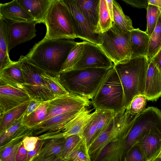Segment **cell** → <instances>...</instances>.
Instances as JSON below:
<instances>
[{
	"label": "cell",
	"instance_id": "obj_1",
	"mask_svg": "<svg viewBox=\"0 0 161 161\" xmlns=\"http://www.w3.org/2000/svg\"><path fill=\"white\" fill-rule=\"evenodd\" d=\"M77 43L73 39L44 38L35 44L25 56L31 62L45 71L51 74H57Z\"/></svg>",
	"mask_w": 161,
	"mask_h": 161
},
{
	"label": "cell",
	"instance_id": "obj_2",
	"mask_svg": "<svg viewBox=\"0 0 161 161\" xmlns=\"http://www.w3.org/2000/svg\"><path fill=\"white\" fill-rule=\"evenodd\" d=\"M149 64L147 56H144L131 58L114 64V67L123 86L126 109L134 97L144 95Z\"/></svg>",
	"mask_w": 161,
	"mask_h": 161
},
{
	"label": "cell",
	"instance_id": "obj_3",
	"mask_svg": "<svg viewBox=\"0 0 161 161\" xmlns=\"http://www.w3.org/2000/svg\"><path fill=\"white\" fill-rule=\"evenodd\" d=\"M109 70L92 68L73 69L58 75L61 83L69 93L91 100Z\"/></svg>",
	"mask_w": 161,
	"mask_h": 161
},
{
	"label": "cell",
	"instance_id": "obj_4",
	"mask_svg": "<svg viewBox=\"0 0 161 161\" xmlns=\"http://www.w3.org/2000/svg\"><path fill=\"white\" fill-rule=\"evenodd\" d=\"M91 101L95 110L115 114L126 109L123 86L114 67L109 70Z\"/></svg>",
	"mask_w": 161,
	"mask_h": 161
},
{
	"label": "cell",
	"instance_id": "obj_5",
	"mask_svg": "<svg viewBox=\"0 0 161 161\" xmlns=\"http://www.w3.org/2000/svg\"><path fill=\"white\" fill-rule=\"evenodd\" d=\"M44 24L48 39L76 38L69 11L63 0H53L47 12Z\"/></svg>",
	"mask_w": 161,
	"mask_h": 161
},
{
	"label": "cell",
	"instance_id": "obj_6",
	"mask_svg": "<svg viewBox=\"0 0 161 161\" xmlns=\"http://www.w3.org/2000/svg\"><path fill=\"white\" fill-rule=\"evenodd\" d=\"M130 31L123 30L114 22L108 31L100 34L99 46L114 64L131 58Z\"/></svg>",
	"mask_w": 161,
	"mask_h": 161
},
{
	"label": "cell",
	"instance_id": "obj_7",
	"mask_svg": "<svg viewBox=\"0 0 161 161\" xmlns=\"http://www.w3.org/2000/svg\"><path fill=\"white\" fill-rule=\"evenodd\" d=\"M18 61L21 65L25 84L22 90L31 100L44 103L55 98L41 75L43 70L21 55Z\"/></svg>",
	"mask_w": 161,
	"mask_h": 161
},
{
	"label": "cell",
	"instance_id": "obj_8",
	"mask_svg": "<svg viewBox=\"0 0 161 161\" xmlns=\"http://www.w3.org/2000/svg\"><path fill=\"white\" fill-rule=\"evenodd\" d=\"M155 128L161 130V111L157 108L149 107L136 115L124 141V158L142 134Z\"/></svg>",
	"mask_w": 161,
	"mask_h": 161
},
{
	"label": "cell",
	"instance_id": "obj_9",
	"mask_svg": "<svg viewBox=\"0 0 161 161\" xmlns=\"http://www.w3.org/2000/svg\"><path fill=\"white\" fill-rule=\"evenodd\" d=\"M91 104L89 99L70 93L55 97L48 101L47 115L45 121L59 114L88 108Z\"/></svg>",
	"mask_w": 161,
	"mask_h": 161
},
{
	"label": "cell",
	"instance_id": "obj_10",
	"mask_svg": "<svg viewBox=\"0 0 161 161\" xmlns=\"http://www.w3.org/2000/svg\"><path fill=\"white\" fill-rule=\"evenodd\" d=\"M63 0L69 11L76 38L99 45L100 34L95 33V29L80 12L75 0Z\"/></svg>",
	"mask_w": 161,
	"mask_h": 161
},
{
	"label": "cell",
	"instance_id": "obj_11",
	"mask_svg": "<svg viewBox=\"0 0 161 161\" xmlns=\"http://www.w3.org/2000/svg\"><path fill=\"white\" fill-rule=\"evenodd\" d=\"M114 64L98 45L84 41V48L81 58L73 69L88 68L110 69Z\"/></svg>",
	"mask_w": 161,
	"mask_h": 161
},
{
	"label": "cell",
	"instance_id": "obj_12",
	"mask_svg": "<svg viewBox=\"0 0 161 161\" xmlns=\"http://www.w3.org/2000/svg\"><path fill=\"white\" fill-rule=\"evenodd\" d=\"M81 110L59 114L42 122L31 129V136H38L39 139L42 140L52 138L59 133L64 126Z\"/></svg>",
	"mask_w": 161,
	"mask_h": 161
},
{
	"label": "cell",
	"instance_id": "obj_13",
	"mask_svg": "<svg viewBox=\"0 0 161 161\" xmlns=\"http://www.w3.org/2000/svg\"><path fill=\"white\" fill-rule=\"evenodd\" d=\"M8 33V51L18 45L28 41L36 36V21L32 22H19L4 19Z\"/></svg>",
	"mask_w": 161,
	"mask_h": 161
},
{
	"label": "cell",
	"instance_id": "obj_14",
	"mask_svg": "<svg viewBox=\"0 0 161 161\" xmlns=\"http://www.w3.org/2000/svg\"><path fill=\"white\" fill-rule=\"evenodd\" d=\"M30 99L28 95L22 90L9 86H0V116Z\"/></svg>",
	"mask_w": 161,
	"mask_h": 161
},
{
	"label": "cell",
	"instance_id": "obj_15",
	"mask_svg": "<svg viewBox=\"0 0 161 161\" xmlns=\"http://www.w3.org/2000/svg\"><path fill=\"white\" fill-rule=\"evenodd\" d=\"M136 143L147 161H150L161 149V130L157 128L150 130L142 134Z\"/></svg>",
	"mask_w": 161,
	"mask_h": 161
},
{
	"label": "cell",
	"instance_id": "obj_16",
	"mask_svg": "<svg viewBox=\"0 0 161 161\" xmlns=\"http://www.w3.org/2000/svg\"><path fill=\"white\" fill-rule=\"evenodd\" d=\"M149 63L144 95L147 100L154 101L161 97V71L152 61Z\"/></svg>",
	"mask_w": 161,
	"mask_h": 161
},
{
	"label": "cell",
	"instance_id": "obj_17",
	"mask_svg": "<svg viewBox=\"0 0 161 161\" xmlns=\"http://www.w3.org/2000/svg\"><path fill=\"white\" fill-rule=\"evenodd\" d=\"M91 111L87 108H83L59 133L50 138H65L72 135H78L82 137L84 127L92 114Z\"/></svg>",
	"mask_w": 161,
	"mask_h": 161
},
{
	"label": "cell",
	"instance_id": "obj_18",
	"mask_svg": "<svg viewBox=\"0 0 161 161\" xmlns=\"http://www.w3.org/2000/svg\"><path fill=\"white\" fill-rule=\"evenodd\" d=\"M0 17L4 19L15 22H32L35 21L17 0L3 4L1 3Z\"/></svg>",
	"mask_w": 161,
	"mask_h": 161
},
{
	"label": "cell",
	"instance_id": "obj_19",
	"mask_svg": "<svg viewBox=\"0 0 161 161\" xmlns=\"http://www.w3.org/2000/svg\"><path fill=\"white\" fill-rule=\"evenodd\" d=\"M25 84L23 74L18 61H14L0 71V86H9L22 90V86Z\"/></svg>",
	"mask_w": 161,
	"mask_h": 161
},
{
	"label": "cell",
	"instance_id": "obj_20",
	"mask_svg": "<svg viewBox=\"0 0 161 161\" xmlns=\"http://www.w3.org/2000/svg\"><path fill=\"white\" fill-rule=\"evenodd\" d=\"M53 0H17L38 23L44 24L47 12Z\"/></svg>",
	"mask_w": 161,
	"mask_h": 161
},
{
	"label": "cell",
	"instance_id": "obj_21",
	"mask_svg": "<svg viewBox=\"0 0 161 161\" xmlns=\"http://www.w3.org/2000/svg\"><path fill=\"white\" fill-rule=\"evenodd\" d=\"M149 39L150 36L145 31L139 28L134 29L130 31L131 58L147 56Z\"/></svg>",
	"mask_w": 161,
	"mask_h": 161
},
{
	"label": "cell",
	"instance_id": "obj_22",
	"mask_svg": "<svg viewBox=\"0 0 161 161\" xmlns=\"http://www.w3.org/2000/svg\"><path fill=\"white\" fill-rule=\"evenodd\" d=\"M124 142L122 140L110 142L91 161H123Z\"/></svg>",
	"mask_w": 161,
	"mask_h": 161
},
{
	"label": "cell",
	"instance_id": "obj_23",
	"mask_svg": "<svg viewBox=\"0 0 161 161\" xmlns=\"http://www.w3.org/2000/svg\"><path fill=\"white\" fill-rule=\"evenodd\" d=\"M100 0H75L80 12L95 32L98 25Z\"/></svg>",
	"mask_w": 161,
	"mask_h": 161
},
{
	"label": "cell",
	"instance_id": "obj_24",
	"mask_svg": "<svg viewBox=\"0 0 161 161\" xmlns=\"http://www.w3.org/2000/svg\"><path fill=\"white\" fill-rule=\"evenodd\" d=\"M114 123V116L104 130L90 144L88 148V152L91 160L112 141Z\"/></svg>",
	"mask_w": 161,
	"mask_h": 161
},
{
	"label": "cell",
	"instance_id": "obj_25",
	"mask_svg": "<svg viewBox=\"0 0 161 161\" xmlns=\"http://www.w3.org/2000/svg\"><path fill=\"white\" fill-rule=\"evenodd\" d=\"M31 100L8 110L0 116V133L8 128L23 116Z\"/></svg>",
	"mask_w": 161,
	"mask_h": 161
},
{
	"label": "cell",
	"instance_id": "obj_26",
	"mask_svg": "<svg viewBox=\"0 0 161 161\" xmlns=\"http://www.w3.org/2000/svg\"><path fill=\"white\" fill-rule=\"evenodd\" d=\"M8 33L6 23L0 17V71L13 64L8 51Z\"/></svg>",
	"mask_w": 161,
	"mask_h": 161
},
{
	"label": "cell",
	"instance_id": "obj_27",
	"mask_svg": "<svg viewBox=\"0 0 161 161\" xmlns=\"http://www.w3.org/2000/svg\"><path fill=\"white\" fill-rule=\"evenodd\" d=\"M31 130H28L0 147V161H15L18 150L24 138L31 136Z\"/></svg>",
	"mask_w": 161,
	"mask_h": 161
},
{
	"label": "cell",
	"instance_id": "obj_28",
	"mask_svg": "<svg viewBox=\"0 0 161 161\" xmlns=\"http://www.w3.org/2000/svg\"><path fill=\"white\" fill-rule=\"evenodd\" d=\"M65 142L64 137L44 140L40 151L36 156L61 157Z\"/></svg>",
	"mask_w": 161,
	"mask_h": 161
},
{
	"label": "cell",
	"instance_id": "obj_29",
	"mask_svg": "<svg viewBox=\"0 0 161 161\" xmlns=\"http://www.w3.org/2000/svg\"><path fill=\"white\" fill-rule=\"evenodd\" d=\"M23 116L8 128L0 133V147L6 145L30 129L23 124Z\"/></svg>",
	"mask_w": 161,
	"mask_h": 161
},
{
	"label": "cell",
	"instance_id": "obj_30",
	"mask_svg": "<svg viewBox=\"0 0 161 161\" xmlns=\"http://www.w3.org/2000/svg\"><path fill=\"white\" fill-rule=\"evenodd\" d=\"M48 106V101L44 102L28 116H23L24 125L31 129L44 121L47 116Z\"/></svg>",
	"mask_w": 161,
	"mask_h": 161
},
{
	"label": "cell",
	"instance_id": "obj_31",
	"mask_svg": "<svg viewBox=\"0 0 161 161\" xmlns=\"http://www.w3.org/2000/svg\"><path fill=\"white\" fill-rule=\"evenodd\" d=\"M113 22L106 0H100L98 25L95 33L100 34L107 31L112 27Z\"/></svg>",
	"mask_w": 161,
	"mask_h": 161
},
{
	"label": "cell",
	"instance_id": "obj_32",
	"mask_svg": "<svg viewBox=\"0 0 161 161\" xmlns=\"http://www.w3.org/2000/svg\"><path fill=\"white\" fill-rule=\"evenodd\" d=\"M103 111L95 110L84 127L82 138L85 140L88 149L95 135L98 122Z\"/></svg>",
	"mask_w": 161,
	"mask_h": 161
},
{
	"label": "cell",
	"instance_id": "obj_33",
	"mask_svg": "<svg viewBox=\"0 0 161 161\" xmlns=\"http://www.w3.org/2000/svg\"><path fill=\"white\" fill-rule=\"evenodd\" d=\"M114 22L122 30L131 31L134 28L132 26V20L128 16L125 15L119 3L112 0Z\"/></svg>",
	"mask_w": 161,
	"mask_h": 161
},
{
	"label": "cell",
	"instance_id": "obj_34",
	"mask_svg": "<svg viewBox=\"0 0 161 161\" xmlns=\"http://www.w3.org/2000/svg\"><path fill=\"white\" fill-rule=\"evenodd\" d=\"M84 48V41L77 42L75 46L69 53L59 73L73 69L75 66L81 58Z\"/></svg>",
	"mask_w": 161,
	"mask_h": 161
},
{
	"label": "cell",
	"instance_id": "obj_35",
	"mask_svg": "<svg viewBox=\"0 0 161 161\" xmlns=\"http://www.w3.org/2000/svg\"><path fill=\"white\" fill-rule=\"evenodd\" d=\"M161 48V14H160L156 26L150 37L147 57L149 62Z\"/></svg>",
	"mask_w": 161,
	"mask_h": 161
},
{
	"label": "cell",
	"instance_id": "obj_36",
	"mask_svg": "<svg viewBox=\"0 0 161 161\" xmlns=\"http://www.w3.org/2000/svg\"><path fill=\"white\" fill-rule=\"evenodd\" d=\"M41 75L55 97L69 93L61 83L58 74H51L43 70Z\"/></svg>",
	"mask_w": 161,
	"mask_h": 161
},
{
	"label": "cell",
	"instance_id": "obj_37",
	"mask_svg": "<svg viewBox=\"0 0 161 161\" xmlns=\"http://www.w3.org/2000/svg\"><path fill=\"white\" fill-rule=\"evenodd\" d=\"M66 161H91L86 142L83 138L70 153Z\"/></svg>",
	"mask_w": 161,
	"mask_h": 161
},
{
	"label": "cell",
	"instance_id": "obj_38",
	"mask_svg": "<svg viewBox=\"0 0 161 161\" xmlns=\"http://www.w3.org/2000/svg\"><path fill=\"white\" fill-rule=\"evenodd\" d=\"M147 10V26L145 32L150 37L156 26L160 13L158 7L150 4H148Z\"/></svg>",
	"mask_w": 161,
	"mask_h": 161
},
{
	"label": "cell",
	"instance_id": "obj_39",
	"mask_svg": "<svg viewBox=\"0 0 161 161\" xmlns=\"http://www.w3.org/2000/svg\"><path fill=\"white\" fill-rule=\"evenodd\" d=\"M147 100L144 95L137 96L134 98L126 110L131 115H137L145 109Z\"/></svg>",
	"mask_w": 161,
	"mask_h": 161
},
{
	"label": "cell",
	"instance_id": "obj_40",
	"mask_svg": "<svg viewBox=\"0 0 161 161\" xmlns=\"http://www.w3.org/2000/svg\"><path fill=\"white\" fill-rule=\"evenodd\" d=\"M65 138V142L61 157L66 160L69 154L81 141L82 137L78 135H72Z\"/></svg>",
	"mask_w": 161,
	"mask_h": 161
},
{
	"label": "cell",
	"instance_id": "obj_41",
	"mask_svg": "<svg viewBox=\"0 0 161 161\" xmlns=\"http://www.w3.org/2000/svg\"><path fill=\"white\" fill-rule=\"evenodd\" d=\"M114 114L112 112L104 111L98 122L96 132L91 143L104 130L114 117Z\"/></svg>",
	"mask_w": 161,
	"mask_h": 161
},
{
	"label": "cell",
	"instance_id": "obj_42",
	"mask_svg": "<svg viewBox=\"0 0 161 161\" xmlns=\"http://www.w3.org/2000/svg\"><path fill=\"white\" fill-rule=\"evenodd\" d=\"M123 161H147L142 151L137 143L129 151Z\"/></svg>",
	"mask_w": 161,
	"mask_h": 161
},
{
	"label": "cell",
	"instance_id": "obj_43",
	"mask_svg": "<svg viewBox=\"0 0 161 161\" xmlns=\"http://www.w3.org/2000/svg\"><path fill=\"white\" fill-rule=\"evenodd\" d=\"M38 140V136H26L24 138L23 143L25 148L29 152L35 149Z\"/></svg>",
	"mask_w": 161,
	"mask_h": 161
},
{
	"label": "cell",
	"instance_id": "obj_44",
	"mask_svg": "<svg viewBox=\"0 0 161 161\" xmlns=\"http://www.w3.org/2000/svg\"><path fill=\"white\" fill-rule=\"evenodd\" d=\"M126 4L132 7L139 8L147 9L148 5V0H122Z\"/></svg>",
	"mask_w": 161,
	"mask_h": 161
},
{
	"label": "cell",
	"instance_id": "obj_45",
	"mask_svg": "<svg viewBox=\"0 0 161 161\" xmlns=\"http://www.w3.org/2000/svg\"><path fill=\"white\" fill-rule=\"evenodd\" d=\"M28 152L22 143L16 154L15 161H27Z\"/></svg>",
	"mask_w": 161,
	"mask_h": 161
},
{
	"label": "cell",
	"instance_id": "obj_46",
	"mask_svg": "<svg viewBox=\"0 0 161 161\" xmlns=\"http://www.w3.org/2000/svg\"><path fill=\"white\" fill-rule=\"evenodd\" d=\"M44 140L39 138L35 149L28 152L27 161H31L40 151L44 142Z\"/></svg>",
	"mask_w": 161,
	"mask_h": 161
},
{
	"label": "cell",
	"instance_id": "obj_47",
	"mask_svg": "<svg viewBox=\"0 0 161 161\" xmlns=\"http://www.w3.org/2000/svg\"><path fill=\"white\" fill-rule=\"evenodd\" d=\"M42 103L35 100H31L24 115V117L28 116L35 110Z\"/></svg>",
	"mask_w": 161,
	"mask_h": 161
},
{
	"label": "cell",
	"instance_id": "obj_48",
	"mask_svg": "<svg viewBox=\"0 0 161 161\" xmlns=\"http://www.w3.org/2000/svg\"><path fill=\"white\" fill-rule=\"evenodd\" d=\"M150 60L152 61L157 67L161 71V48Z\"/></svg>",
	"mask_w": 161,
	"mask_h": 161
},
{
	"label": "cell",
	"instance_id": "obj_49",
	"mask_svg": "<svg viewBox=\"0 0 161 161\" xmlns=\"http://www.w3.org/2000/svg\"><path fill=\"white\" fill-rule=\"evenodd\" d=\"M56 157L36 156L33 158L31 161H51Z\"/></svg>",
	"mask_w": 161,
	"mask_h": 161
},
{
	"label": "cell",
	"instance_id": "obj_50",
	"mask_svg": "<svg viewBox=\"0 0 161 161\" xmlns=\"http://www.w3.org/2000/svg\"><path fill=\"white\" fill-rule=\"evenodd\" d=\"M108 9L112 19L114 22L113 13V3L112 0H106Z\"/></svg>",
	"mask_w": 161,
	"mask_h": 161
},
{
	"label": "cell",
	"instance_id": "obj_51",
	"mask_svg": "<svg viewBox=\"0 0 161 161\" xmlns=\"http://www.w3.org/2000/svg\"><path fill=\"white\" fill-rule=\"evenodd\" d=\"M148 3L161 8V0H148Z\"/></svg>",
	"mask_w": 161,
	"mask_h": 161
},
{
	"label": "cell",
	"instance_id": "obj_52",
	"mask_svg": "<svg viewBox=\"0 0 161 161\" xmlns=\"http://www.w3.org/2000/svg\"><path fill=\"white\" fill-rule=\"evenodd\" d=\"M150 161H161V149L158 153Z\"/></svg>",
	"mask_w": 161,
	"mask_h": 161
},
{
	"label": "cell",
	"instance_id": "obj_53",
	"mask_svg": "<svg viewBox=\"0 0 161 161\" xmlns=\"http://www.w3.org/2000/svg\"><path fill=\"white\" fill-rule=\"evenodd\" d=\"M51 161H66L60 156H57Z\"/></svg>",
	"mask_w": 161,
	"mask_h": 161
},
{
	"label": "cell",
	"instance_id": "obj_54",
	"mask_svg": "<svg viewBox=\"0 0 161 161\" xmlns=\"http://www.w3.org/2000/svg\"><path fill=\"white\" fill-rule=\"evenodd\" d=\"M159 8V10L160 12V13L161 14V8Z\"/></svg>",
	"mask_w": 161,
	"mask_h": 161
}]
</instances>
